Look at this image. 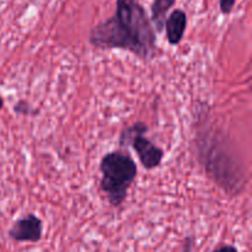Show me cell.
I'll return each mask as SVG.
<instances>
[{
  "label": "cell",
  "instance_id": "obj_6",
  "mask_svg": "<svg viewBox=\"0 0 252 252\" xmlns=\"http://www.w3.org/2000/svg\"><path fill=\"white\" fill-rule=\"evenodd\" d=\"M176 0H154L152 4V24H154L158 32H162L169 10L174 6Z\"/></svg>",
  "mask_w": 252,
  "mask_h": 252
},
{
  "label": "cell",
  "instance_id": "obj_4",
  "mask_svg": "<svg viewBox=\"0 0 252 252\" xmlns=\"http://www.w3.org/2000/svg\"><path fill=\"white\" fill-rule=\"evenodd\" d=\"M43 233L42 220L34 214L19 219L9 230V236L17 243H38Z\"/></svg>",
  "mask_w": 252,
  "mask_h": 252
},
{
  "label": "cell",
  "instance_id": "obj_2",
  "mask_svg": "<svg viewBox=\"0 0 252 252\" xmlns=\"http://www.w3.org/2000/svg\"><path fill=\"white\" fill-rule=\"evenodd\" d=\"M101 189L115 208L120 207L127 197L128 189L137 177V164L132 157L122 152H112L102 158L100 164Z\"/></svg>",
  "mask_w": 252,
  "mask_h": 252
},
{
  "label": "cell",
  "instance_id": "obj_7",
  "mask_svg": "<svg viewBox=\"0 0 252 252\" xmlns=\"http://www.w3.org/2000/svg\"><path fill=\"white\" fill-rule=\"evenodd\" d=\"M236 0H219V7H220V12L224 15H229L233 11L234 6H235Z\"/></svg>",
  "mask_w": 252,
  "mask_h": 252
},
{
  "label": "cell",
  "instance_id": "obj_9",
  "mask_svg": "<svg viewBox=\"0 0 252 252\" xmlns=\"http://www.w3.org/2000/svg\"><path fill=\"white\" fill-rule=\"evenodd\" d=\"M2 105H4V101H2V98L0 97V111H1V108H2Z\"/></svg>",
  "mask_w": 252,
  "mask_h": 252
},
{
  "label": "cell",
  "instance_id": "obj_5",
  "mask_svg": "<svg viewBox=\"0 0 252 252\" xmlns=\"http://www.w3.org/2000/svg\"><path fill=\"white\" fill-rule=\"evenodd\" d=\"M187 27V15L184 10L176 9L166 17L165 21V31H166V38L170 44L176 46L184 38L185 31Z\"/></svg>",
  "mask_w": 252,
  "mask_h": 252
},
{
  "label": "cell",
  "instance_id": "obj_3",
  "mask_svg": "<svg viewBox=\"0 0 252 252\" xmlns=\"http://www.w3.org/2000/svg\"><path fill=\"white\" fill-rule=\"evenodd\" d=\"M147 130L148 127L144 123H135L127 129H123L120 142L121 145H127L130 143L143 166L147 170H152L161 164L164 152L145 137L144 133Z\"/></svg>",
  "mask_w": 252,
  "mask_h": 252
},
{
  "label": "cell",
  "instance_id": "obj_1",
  "mask_svg": "<svg viewBox=\"0 0 252 252\" xmlns=\"http://www.w3.org/2000/svg\"><path fill=\"white\" fill-rule=\"evenodd\" d=\"M89 42L100 49H125L143 61L157 54L154 26L137 0H116L115 15L91 29Z\"/></svg>",
  "mask_w": 252,
  "mask_h": 252
},
{
  "label": "cell",
  "instance_id": "obj_8",
  "mask_svg": "<svg viewBox=\"0 0 252 252\" xmlns=\"http://www.w3.org/2000/svg\"><path fill=\"white\" fill-rule=\"evenodd\" d=\"M213 252H239L238 249L235 246H231V245H225V246H221V248H218L217 250H214Z\"/></svg>",
  "mask_w": 252,
  "mask_h": 252
}]
</instances>
